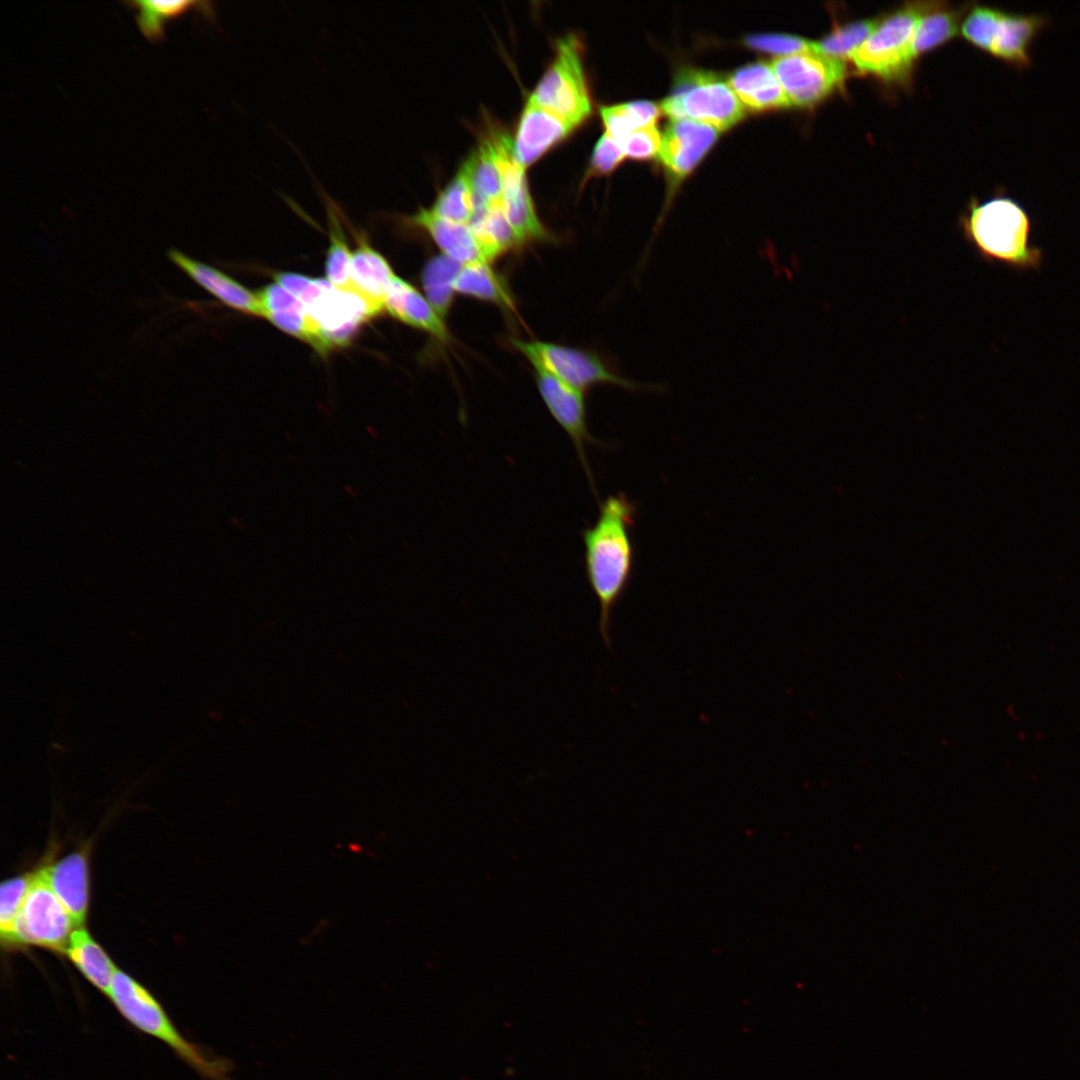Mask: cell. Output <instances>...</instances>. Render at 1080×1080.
<instances>
[{
	"instance_id": "obj_16",
	"label": "cell",
	"mask_w": 1080,
	"mask_h": 1080,
	"mask_svg": "<svg viewBox=\"0 0 1080 1080\" xmlns=\"http://www.w3.org/2000/svg\"><path fill=\"white\" fill-rule=\"evenodd\" d=\"M168 258L188 277L224 305L245 314L263 317L257 295L232 277L176 249L168 251Z\"/></svg>"
},
{
	"instance_id": "obj_26",
	"label": "cell",
	"mask_w": 1080,
	"mask_h": 1080,
	"mask_svg": "<svg viewBox=\"0 0 1080 1080\" xmlns=\"http://www.w3.org/2000/svg\"><path fill=\"white\" fill-rule=\"evenodd\" d=\"M959 14L940 3L926 2L914 34L912 50L917 55L945 42L957 33Z\"/></svg>"
},
{
	"instance_id": "obj_34",
	"label": "cell",
	"mask_w": 1080,
	"mask_h": 1080,
	"mask_svg": "<svg viewBox=\"0 0 1080 1080\" xmlns=\"http://www.w3.org/2000/svg\"><path fill=\"white\" fill-rule=\"evenodd\" d=\"M662 137L655 125L640 128L617 140L625 156L643 160L659 153Z\"/></svg>"
},
{
	"instance_id": "obj_30",
	"label": "cell",
	"mask_w": 1080,
	"mask_h": 1080,
	"mask_svg": "<svg viewBox=\"0 0 1080 1080\" xmlns=\"http://www.w3.org/2000/svg\"><path fill=\"white\" fill-rule=\"evenodd\" d=\"M876 19H866L837 26L821 41L815 42V51L838 60L850 58L878 25Z\"/></svg>"
},
{
	"instance_id": "obj_5",
	"label": "cell",
	"mask_w": 1080,
	"mask_h": 1080,
	"mask_svg": "<svg viewBox=\"0 0 1080 1080\" xmlns=\"http://www.w3.org/2000/svg\"><path fill=\"white\" fill-rule=\"evenodd\" d=\"M527 100L576 128L590 116L592 102L584 72L582 45L575 34L557 39L552 62Z\"/></svg>"
},
{
	"instance_id": "obj_36",
	"label": "cell",
	"mask_w": 1080,
	"mask_h": 1080,
	"mask_svg": "<svg viewBox=\"0 0 1080 1080\" xmlns=\"http://www.w3.org/2000/svg\"><path fill=\"white\" fill-rule=\"evenodd\" d=\"M256 295L264 318L269 313L279 311L298 310L307 312L305 305L297 297L277 283L266 285Z\"/></svg>"
},
{
	"instance_id": "obj_28",
	"label": "cell",
	"mask_w": 1080,
	"mask_h": 1080,
	"mask_svg": "<svg viewBox=\"0 0 1080 1080\" xmlns=\"http://www.w3.org/2000/svg\"><path fill=\"white\" fill-rule=\"evenodd\" d=\"M126 4L137 10L136 23L141 33L150 41H157L163 35L167 20L182 15L194 6L207 4L204 1L190 0H134ZM209 8V6L201 7Z\"/></svg>"
},
{
	"instance_id": "obj_20",
	"label": "cell",
	"mask_w": 1080,
	"mask_h": 1080,
	"mask_svg": "<svg viewBox=\"0 0 1080 1080\" xmlns=\"http://www.w3.org/2000/svg\"><path fill=\"white\" fill-rule=\"evenodd\" d=\"M728 83L741 103L751 110L765 111L789 105L770 64L745 65L730 76Z\"/></svg>"
},
{
	"instance_id": "obj_3",
	"label": "cell",
	"mask_w": 1080,
	"mask_h": 1080,
	"mask_svg": "<svg viewBox=\"0 0 1080 1080\" xmlns=\"http://www.w3.org/2000/svg\"><path fill=\"white\" fill-rule=\"evenodd\" d=\"M106 997L131 1026L163 1042L199 1073L217 1078L223 1071V1064L186 1039L157 998L131 975L117 968Z\"/></svg>"
},
{
	"instance_id": "obj_33",
	"label": "cell",
	"mask_w": 1080,
	"mask_h": 1080,
	"mask_svg": "<svg viewBox=\"0 0 1080 1080\" xmlns=\"http://www.w3.org/2000/svg\"><path fill=\"white\" fill-rule=\"evenodd\" d=\"M273 277L277 284L297 297L305 307L316 301L331 285L327 279L311 278L292 272H277Z\"/></svg>"
},
{
	"instance_id": "obj_4",
	"label": "cell",
	"mask_w": 1080,
	"mask_h": 1080,
	"mask_svg": "<svg viewBox=\"0 0 1080 1080\" xmlns=\"http://www.w3.org/2000/svg\"><path fill=\"white\" fill-rule=\"evenodd\" d=\"M1045 15L976 6L962 24L963 36L977 48L1023 70L1031 66V47L1048 25Z\"/></svg>"
},
{
	"instance_id": "obj_12",
	"label": "cell",
	"mask_w": 1080,
	"mask_h": 1080,
	"mask_svg": "<svg viewBox=\"0 0 1080 1080\" xmlns=\"http://www.w3.org/2000/svg\"><path fill=\"white\" fill-rule=\"evenodd\" d=\"M502 170L503 186L500 204L520 244L550 240V233L536 213L527 183L526 169L514 161L511 146L503 155Z\"/></svg>"
},
{
	"instance_id": "obj_2",
	"label": "cell",
	"mask_w": 1080,
	"mask_h": 1080,
	"mask_svg": "<svg viewBox=\"0 0 1080 1080\" xmlns=\"http://www.w3.org/2000/svg\"><path fill=\"white\" fill-rule=\"evenodd\" d=\"M960 224L965 240L984 260L1018 270L1040 267L1043 253L1030 243V218L1012 198L972 201Z\"/></svg>"
},
{
	"instance_id": "obj_23",
	"label": "cell",
	"mask_w": 1080,
	"mask_h": 1080,
	"mask_svg": "<svg viewBox=\"0 0 1080 1080\" xmlns=\"http://www.w3.org/2000/svg\"><path fill=\"white\" fill-rule=\"evenodd\" d=\"M469 225L488 263L512 248L521 245L503 212L500 202L475 211Z\"/></svg>"
},
{
	"instance_id": "obj_29",
	"label": "cell",
	"mask_w": 1080,
	"mask_h": 1080,
	"mask_svg": "<svg viewBox=\"0 0 1080 1080\" xmlns=\"http://www.w3.org/2000/svg\"><path fill=\"white\" fill-rule=\"evenodd\" d=\"M35 877L36 869L6 879L0 886L1 944L8 951L12 950L15 923Z\"/></svg>"
},
{
	"instance_id": "obj_22",
	"label": "cell",
	"mask_w": 1080,
	"mask_h": 1080,
	"mask_svg": "<svg viewBox=\"0 0 1080 1080\" xmlns=\"http://www.w3.org/2000/svg\"><path fill=\"white\" fill-rule=\"evenodd\" d=\"M476 163L475 150L465 159L457 173L438 193L429 208L444 219L469 224L474 215L473 173Z\"/></svg>"
},
{
	"instance_id": "obj_17",
	"label": "cell",
	"mask_w": 1080,
	"mask_h": 1080,
	"mask_svg": "<svg viewBox=\"0 0 1080 1080\" xmlns=\"http://www.w3.org/2000/svg\"><path fill=\"white\" fill-rule=\"evenodd\" d=\"M406 220L410 225L424 230L440 248L442 254L456 262L462 265L475 262L488 263L469 224L444 219L425 208H420Z\"/></svg>"
},
{
	"instance_id": "obj_21",
	"label": "cell",
	"mask_w": 1080,
	"mask_h": 1080,
	"mask_svg": "<svg viewBox=\"0 0 1080 1080\" xmlns=\"http://www.w3.org/2000/svg\"><path fill=\"white\" fill-rule=\"evenodd\" d=\"M65 956L93 987L107 996L117 967L85 926L73 931Z\"/></svg>"
},
{
	"instance_id": "obj_18",
	"label": "cell",
	"mask_w": 1080,
	"mask_h": 1080,
	"mask_svg": "<svg viewBox=\"0 0 1080 1080\" xmlns=\"http://www.w3.org/2000/svg\"><path fill=\"white\" fill-rule=\"evenodd\" d=\"M384 310L397 320L423 330L439 341L447 342L450 338L444 320L438 316L426 297L397 275L386 296Z\"/></svg>"
},
{
	"instance_id": "obj_13",
	"label": "cell",
	"mask_w": 1080,
	"mask_h": 1080,
	"mask_svg": "<svg viewBox=\"0 0 1080 1080\" xmlns=\"http://www.w3.org/2000/svg\"><path fill=\"white\" fill-rule=\"evenodd\" d=\"M715 127L689 119H672L663 134L659 158L675 181L684 178L711 148Z\"/></svg>"
},
{
	"instance_id": "obj_14",
	"label": "cell",
	"mask_w": 1080,
	"mask_h": 1080,
	"mask_svg": "<svg viewBox=\"0 0 1080 1080\" xmlns=\"http://www.w3.org/2000/svg\"><path fill=\"white\" fill-rule=\"evenodd\" d=\"M575 129L566 120L527 100L512 140V157L527 169Z\"/></svg>"
},
{
	"instance_id": "obj_7",
	"label": "cell",
	"mask_w": 1080,
	"mask_h": 1080,
	"mask_svg": "<svg viewBox=\"0 0 1080 1080\" xmlns=\"http://www.w3.org/2000/svg\"><path fill=\"white\" fill-rule=\"evenodd\" d=\"M661 108L672 119L698 121L718 130L730 128L744 115L742 103L728 81L698 70H688L679 76Z\"/></svg>"
},
{
	"instance_id": "obj_25",
	"label": "cell",
	"mask_w": 1080,
	"mask_h": 1080,
	"mask_svg": "<svg viewBox=\"0 0 1080 1080\" xmlns=\"http://www.w3.org/2000/svg\"><path fill=\"white\" fill-rule=\"evenodd\" d=\"M462 264L444 254L430 258L421 272L425 297L440 318L445 320L453 303V283Z\"/></svg>"
},
{
	"instance_id": "obj_31",
	"label": "cell",
	"mask_w": 1080,
	"mask_h": 1080,
	"mask_svg": "<svg viewBox=\"0 0 1080 1080\" xmlns=\"http://www.w3.org/2000/svg\"><path fill=\"white\" fill-rule=\"evenodd\" d=\"M329 208V238L325 272L326 279L337 289L354 291L351 281L352 252L344 238L337 214Z\"/></svg>"
},
{
	"instance_id": "obj_19",
	"label": "cell",
	"mask_w": 1080,
	"mask_h": 1080,
	"mask_svg": "<svg viewBox=\"0 0 1080 1080\" xmlns=\"http://www.w3.org/2000/svg\"><path fill=\"white\" fill-rule=\"evenodd\" d=\"M396 275L388 261L362 235L352 251L353 290L384 310V302Z\"/></svg>"
},
{
	"instance_id": "obj_24",
	"label": "cell",
	"mask_w": 1080,
	"mask_h": 1080,
	"mask_svg": "<svg viewBox=\"0 0 1080 1080\" xmlns=\"http://www.w3.org/2000/svg\"><path fill=\"white\" fill-rule=\"evenodd\" d=\"M453 288L455 293L491 302L512 311L515 309L508 286L489 263L475 262L462 265Z\"/></svg>"
},
{
	"instance_id": "obj_9",
	"label": "cell",
	"mask_w": 1080,
	"mask_h": 1080,
	"mask_svg": "<svg viewBox=\"0 0 1080 1080\" xmlns=\"http://www.w3.org/2000/svg\"><path fill=\"white\" fill-rule=\"evenodd\" d=\"M76 925L47 883L41 869L26 895L18 914L12 950L36 946L65 955Z\"/></svg>"
},
{
	"instance_id": "obj_27",
	"label": "cell",
	"mask_w": 1080,
	"mask_h": 1080,
	"mask_svg": "<svg viewBox=\"0 0 1080 1080\" xmlns=\"http://www.w3.org/2000/svg\"><path fill=\"white\" fill-rule=\"evenodd\" d=\"M600 115L609 134L615 141L643 127L655 125L659 108L649 101H634L603 106Z\"/></svg>"
},
{
	"instance_id": "obj_6",
	"label": "cell",
	"mask_w": 1080,
	"mask_h": 1080,
	"mask_svg": "<svg viewBox=\"0 0 1080 1080\" xmlns=\"http://www.w3.org/2000/svg\"><path fill=\"white\" fill-rule=\"evenodd\" d=\"M510 342L532 365L542 367L582 392L602 384L636 392L664 391V386L661 384L644 383L623 377L607 366L598 354L591 351L538 340L524 341L512 338Z\"/></svg>"
},
{
	"instance_id": "obj_11",
	"label": "cell",
	"mask_w": 1080,
	"mask_h": 1080,
	"mask_svg": "<svg viewBox=\"0 0 1080 1080\" xmlns=\"http://www.w3.org/2000/svg\"><path fill=\"white\" fill-rule=\"evenodd\" d=\"M532 366L543 402L551 416L571 440L592 490L596 493L587 460L586 446H602V443L594 438L588 429L583 392L563 382L542 367Z\"/></svg>"
},
{
	"instance_id": "obj_8",
	"label": "cell",
	"mask_w": 1080,
	"mask_h": 1080,
	"mask_svg": "<svg viewBox=\"0 0 1080 1080\" xmlns=\"http://www.w3.org/2000/svg\"><path fill=\"white\" fill-rule=\"evenodd\" d=\"M925 4L910 3L879 21L850 57L857 69L887 80L902 79L915 58L912 44Z\"/></svg>"
},
{
	"instance_id": "obj_15",
	"label": "cell",
	"mask_w": 1080,
	"mask_h": 1080,
	"mask_svg": "<svg viewBox=\"0 0 1080 1080\" xmlns=\"http://www.w3.org/2000/svg\"><path fill=\"white\" fill-rule=\"evenodd\" d=\"M50 888L72 917L76 927H84L90 899L87 849L72 851L41 865Z\"/></svg>"
},
{
	"instance_id": "obj_35",
	"label": "cell",
	"mask_w": 1080,
	"mask_h": 1080,
	"mask_svg": "<svg viewBox=\"0 0 1080 1080\" xmlns=\"http://www.w3.org/2000/svg\"><path fill=\"white\" fill-rule=\"evenodd\" d=\"M624 157L617 142L605 132L594 147L587 176L610 173Z\"/></svg>"
},
{
	"instance_id": "obj_10",
	"label": "cell",
	"mask_w": 1080,
	"mask_h": 1080,
	"mask_svg": "<svg viewBox=\"0 0 1080 1080\" xmlns=\"http://www.w3.org/2000/svg\"><path fill=\"white\" fill-rule=\"evenodd\" d=\"M770 65L789 105L799 107L820 102L841 85L846 74L842 60L815 50L776 57Z\"/></svg>"
},
{
	"instance_id": "obj_1",
	"label": "cell",
	"mask_w": 1080,
	"mask_h": 1080,
	"mask_svg": "<svg viewBox=\"0 0 1080 1080\" xmlns=\"http://www.w3.org/2000/svg\"><path fill=\"white\" fill-rule=\"evenodd\" d=\"M636 512V505L625 494L610 495L600 503L595 522L582 532L586 577L599 605L598 628L607 648L612 646L614 609L633 574Z\"/></svg>"
},
{
	"instance_id": "obj_32",
	"label": "cell",
	"mask_w": 1080,
	"mask_h": 1080,
	"mask_svg": "<svg viewBox=\"0 0 1080 1080\" xmlns=\"http://www.w3.org/2000/svg\"><path fill=\"white\" fill-rule=\"evenodd\" d=\"M745 43L753 49L778 57L815 50V42L788 34H750L745 37Z\"/></svg>"
}]
</instances>
